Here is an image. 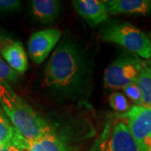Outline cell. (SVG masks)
<instances>
[{
    "instance_id": "6da1fadb",
    "label": "cell",
    "mask_w": 151,
    "mask_h": 151,
    "mask_svg": "<svg viewBox=\"0 0 151 151\" xmlns=\"http://www.w3.org/2000/svg\"><path fill=\"white\" fill-rule=\"evenodd\" d=\"M91 68L85 51L66 32L49 60L44 86L55 97L76 99L89 88Z\"/></svg>"
},
{
    "instance_id": "7a4b0ae2",
    "label": "cell",
    "mask_w": 151,
    "mask_h": 151,
    "mask_svg": "<svg viewBox=\"0 0 151 151\" xmlns=\"http://www.w3.org/2000/svg\"><path fill=\"white\" fill-rule=\"evenodd\" d=\"M0 106L19 134L31 144L48 134L52 126L8 83H0Z\"/></svg>"
},
{
    "instance_id": "3957f363",
    "label": "cell",
    "mask_w": 151,
    "mask_h": 151,
    "mask_svg": "<svg viewBox=\"0 0 151 151\" xmlns=\"http://www.w3.org/2000/svg\"><path fill=\"white\" fill-rule=\"evenodd\" d=\"M103 41L124 47L141 59L151 58V41L145 33L129 22L108 21L98 31Z\"/></svg>"
},
{
    "instance_id": "277c9868",
    "label": "cell",
    "mask_w": 151,
    "mask_h": 151,
    "mask_svg": "<svg viewBox=\"0 0 151 151\" xmlns=\"http://www.w3.org/2000/svg\"><path fill=\"white\" fill-rule=\"evenodd\" d=\"M145 62V60L134 55H120L105 69L104 86L111 90H119L136 82Z\"/></svg>"
},
{
    "instance_id": "5b68a950",
    "label": "cell",
    "mask_w": 151,
    "mask_h": 151,
    "mask_svg": "<svg viewBox=\"0 0 151 151\" xmlns=\"http://www.w3.org/2000/svg\"><path fill=\"white\" fill-rule=\"evenodd\" d=\"M120 117L128 121V128L140 151H151V108L134 106Z\"/></svg>"
},
{
    "instance_id": "8992f818",
    "label": "cell",
    "mask_w": 151,
    "mask_h": 151,
    "mask_svg": "<svg viewBox=\"0 0 151 151\" xmlns=\"http://www.w3.org/2000/svg\"><path fill=\"white\" fill-rule=\"evenodd\" d=\"M61 31L58 29H46L32 34L28 41L29 54L35 64H41L58 45Z\"/></svg>"
},
{
    "instance_id": "52a82bcc",
    "label": "cell",
    "mask_w": 151,
    "mask_h": 151,
    "mask_svg": "<svg viewBox=\"0 0 151 151\" xmlns=\"http://www.w3.org/2000/svg\"><path fill=\"white\" fill-rule=\"evenodd\" d=\"M28 151H76L74 140L52 127L48 134L30 144Z\"/></svg>"
},
{
    "instance_id": "ba28073f",
    "label": "cell",
    "mask_w": 151,
    "mask_h": 151,
    "mask_svg": "<svg viewBox=\"0 0 151 151\" xmlns=\"http://www.w3.org/2000/svg\"><path fill=\"white\" fill-rule=\"evenodd\" d=\"M72 5L80 16L92 27L103 24L109 17L108 8L101 0H74Z\"/></svg>"
},
{
    "instance_id": "9c48e42d",
    "label": "cell",
    "mask_w": 151,
    "mask_h": 151,
    "mask_svg": "<svg viewBox=\"0 0 151 151\" xmlns=\"http://www.w3.org/2000/svg\"><path fill=\"white\" fill-rule=\"evenodd\" d=\"M105 151H140L127 124L118 122L113 125Z\"/></svg>"
},
{
    "instance_id": "30bf717a",
    "label": "cell",
    "mask_w": 151,
    "mask_h": 151,
    "mask_svg": "<svg viewBox=\"0 0 151 151\" xmlns=\"http://www.w3.org/2000/svg\"><path fill=\"white\" fill-rule=\"evenodd\" d=\"M3 60L19 75L24 74L28 69V57L23 45L19 41H11L0 50Z\"/></svg>"
},
{
    "instance_id": "8fae6325",
    "label": "cell",
    "mask_w": 151,
    "mask_h": 151,
    "mask_svg": "<svg viewBox=\"0 0 151 151\" xmlns=\"http://www.w3.org/2000/svg\"><path fill=\"white\" fill-rule=\"evenodd\" d=\"M104 2L109 14H151V0H108Z\"/></svg>"
},
{
    "instance_id": "7c38bea8",
    "label": "cell",
    "mask_w": 151,
    "mask_h": 151,
    "mask_svg": "<svg viewBox=\"0 0 151 151\" xmlns=\"http://www.w3.org/2000/svg\"><path fill=\"white\" fill-rule=\"evenodd\" d=\"M31 13L35 20L42 24L54 22L60 14L61 4L57 0H33Z\"/></svg>"
},
{
    "instance_id": "4fadbf2b",
    "label": "cell",
    "mask_w": 151,
    "mask_h": 151,
    "mask_svg": "<svg viewBox=\"0 0 151 151\" xmlns=\"http://www.w3.org/2000/svg\"><path fill=\"white\" fill-rule=\"evenodd\" d=\"M0 144L3 146L14 145L28 150L30 144L25 140L12 125L0 106Z\"/></svg>"
},
{
    "instance_id": "5bb4252c",
    "label": "cell",
    "mask_w": 151,
    "mask_h": 151,
    "mask_svg": "<svg viewBox=\"0 0 151 151\" xmlns=\"http://www.w3.org/2000/svg\"><path fill=\"white\" fill-rule=\"evenodd\" d=\"M142 95L143 106L151 108V61L145 60L136 81Z\"/></svg>"
},
{
    "instance_id": "9a60e30c",
    "label": "cell",
    "mask_w": 151,
    "mask_h": 151,
    "mask_svg": "<svg viewBox=\"0 0 151 151\" xmlns=\"http://www.w3.org/2000/svg\"><path fill=\"white\" fill-rule=\"evenodd\" d=\"M109 105L114 111L121 113H127L131 108L126 96L120 92H113L109 96Z\"/></svg>"
},
{
    "instance_id": "2e32d148",
    "label": "cell",
    "mask_w": 151,
    "mask_h": 151,
    "mask_svg": "<svg viewBox=\"0 0 151 151\" xmlns=\"http://www.w3.org/2000/svg\"><path fill=\"white\" fill-rule=\"evenodd\" d=\"M19 79V74L12 70L5 61L0 56V83L16 82Z\"/></svg>"
},
{
    "instance_id": "e0dca14e",
    "label": "cell",
    "mask_w": 151,
    "mask_h": 151,
    "mask_svg": "<svg viewBox=\"0 0 151 151\" xmlns=\"http://www.w3.org/2000/svg\"><path fill=\"white\" fill-rule=\"evenodd\" d=\"M123 90L125 95L129 97L133 103L136 104L135 106H143L141 92L136 82L130 83L129 85L124 87Z\"/></svg>"
},
{
    "instance_id": "ac0fdd59",
    "label": "cell",
    "mask_w": 151,
    "mask_h": 151,
    "mask_svg": "<svg viewBox=\"0 0 151 151\" xmlns=\"http://www.w3.org/2000/svg\"><path fill=\"white\" fill-rule=\"evenodd\" d=\"M22 2L19 0H0V14H9L19 10Z\"/></svg>"
},
{
    "instance_id": "d6986e66",
    "label": "cell",
    "mask_w": 151,
    "mask_h": 151,
    "mask_svg": "<svg viewBox=\"0 0 151 151\" xmlns=\"http://www.w3.org/2000/svg\"><path fill=\"white\" fill-rule=\"evenodd\" d=\"M2 151H28V150L18 148L16 146L9 145V146H3L2 147Z\"/></svg>"
},
{
    "instance_id": "ffe728a7",
    "label": "cell",
    "mask_w": 151,
    "mask_h": 151,
    "mask_svg": "<svg viewBox=\"0 0 151 151\" xmlns=\"http://www.w3.org/2000/svg\"><path fill=\"white\" fill-rule=\"evenodd\" d=\"M0 151H2V145H1V144H0Z\"/></svg>"
},
{
    "instance_id": "44dd1931",
    "label": "cell",
    "mask_w": 151,
    "mask_h": 151,
    "mask_svg": "<svg viewBox=\"0 0 151 151\" xmlns=\"http://www.w3.org/2000/svg\"><path fill=\"white\" fill-rule=\"evenodd\" d=\"M150 61H151V60H150Z\"/></svg>"
}]
</instances>
